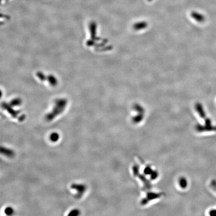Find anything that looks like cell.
Listing matches in <instances>:
<instances>
[{
    "label": "cell",
    "instance_id": "obj_1",
    "mask_svg": "<svg viewBox=\"0 0 216 216\" xmlns=\"http://www.w3.org/2000/svg\"><path fill=\"white\" fill-rule=\"evenodd\" d=\"M66 105V102L64 100L59 101L57 103L55 107H54L53 110L49 114L47 115L46 116V119L48 122L52 121L58 115L60 114L64 110L65 106Z\"/></svg>",
    "mask_w": 216,
    "mask_h": 216
},
{
    "label": "cell",
    "instance_id": "obj_9",
    "mask_svg": "<svg viewBox=\"0 0 216 216\" xmlns=\"http://www.w3.org/2000/svg\"><path fill=\"white\" fill-rule=\"evenodd\" d=\"M59 138H60V136L57 133H53L50 135V139L51 141H52V142H57L59 140Z\"/></svg>",
    "mask_w": 216,
    "mask_h": 216
},
{
    "label": "cell",
    "instance_id": "obj_11",
    "mask_svg": "<svg viewBox=\"0 0 216 216\" xmlns=\"http://www.w3.org/2000/svg\"><path fill=\"white\" fill-rule=\"evenodd\" d=\"M80 214V211L77 209H74L73 210L71 211L70 213L68 214L69 216H78Z\"/></svg>",
    "mask_w": 216,
    "mask_h": 216
},
{
    "label": "cell",
    "instance_id": "obj_6",
    "mask_svg": "<svg viewBox=\"0 0 216 216\" xmlns=\"http://www.w3.org/2000/svg\"><path fill=\"white\" fill-rule=\"evenodd\" d=\"M3 107L4 108V109H6L8 112L9 114L11 115L12 117H13V118H18V115L19 114V111H15L13 109H12L9 105H6V104H3Z\"/></svg>",
    "mask_w": 216,
    "mask_h": 216
},
{
    "label": "cell",
    "instance_id": "obj_10",
    "mask_svg": "<svg viewBox=\"0 0 216 216\" xmlns=\"http://www.w3.org/2000/svg\"><path fill=\"white\" fill-rule=\"evenodd\" d=\"M5 213L6 215H12L14 213V210L12 208L9 207L6 208L5 210Z\"/></svg>",
    "mask_w": 216,
    "mask_h": 216
},
{
    "label": "cell",
    "instance_id": "obj_8",
    "mask_svg": "<svg viewBox=\"0 0 216 216\" xmlns=\"http://www.w3.org/2000/svg\"><path fill=\"white\" fill-rule=\"evenodd\" d=\"M148 26V24L146 22H140L135 24L133 26L134 30H141L145 29Z\"/></svg>",
    "mask_w": 216,
    "mask_h": 216
},
{
    "label": "cell",
    "instance_id": "obj_3",
    "mask_svg": "<svg viewBox=\"0 0 216 216\" xmlns=\"http://www.w3.org/2000/svg\"><path fill=\"white\" fill-rule=\"evenodd\" d=\"M191 16L192 18H193L195 21H196L199 23H202L204 22L205 21V17L203 15L197 12L193 11L191 13Z\"/></svg>",
    "mask_w": 216,
    "mask_h": 216
},
{
    "label": "cell",
    "instance_id": "obj_5",
    "mask_svg": "<svg viewBox=\"0 0 216 216\" xmlns=\"http://www.w3.org/2000/svg\"><path fill=\"white\" fill-rule=\"evenodd\" d=\"M1 153L8 158H13L15 156V152L12 150L3 147L1 148Z\"/></svg>",
    "mask_w": 216,
    "mask_h": 216
},
{
    "label": "cell",
    "instance_id": "obj_12",
    "mask_svg": "<svg viewBox=\"0 0 216 216\" xmlns=\"http://www.w3.org/2000/svg\"><path fill=\"white\" fill-rule=\"evenodd\" d=\"M211 186L215 190V191L216 192V181L214 180L212 181L211 182Z\"/></svg>",
    "mask_w": 216,
    "mask_h": 216
},
{
    "label": "cell",
    "instance_id": "obj_2",
    "mask_svg": "<svg viewBox=\"0 0 216 216\" xmlns=\"http://www.w3.org/2000/svg\"><path fill=\"white\" fill-rule=\"evenodd\" d=\"M72 189L75 190L77 192V194L75 195V197L77 199H80L82 198L83 195L86 192L87 187L85 185L82 184H72L71 186Z\"/></svg>",
    "mask_w": 216,
    "mask_h": 216
},
{
    "label": "cell",
    "instance_id": "obj_14",
    "mask_svg": "<svg viewBox=\"0 0 216 216\" xmlns=\"http://www.w3.org/2000/svg\"><path fill=\"white\" fill-rule=\"evenodd\" d=\"M205 124L206 125H211V120L209 118L206 119Z\"/></svg>",
    "mask_w": 216,
    "mask_h": 216
},
{
    "label": "cell",
    "instance_id": "obj_13",
    "mask_svg": "<svg viewBox=\"0 0 216 216\" xmlns=\"http://www.w3.org/2000/svg\"><path fill=\"white\" fill-rule=\"evenodd\" d=\"M209 215L210 216H216V210H211L209 212Z\"/></svg>",
    "mask_w": 216,
    "mask_h": 216
},
{
    "label": "cell",
    "instance_id": "obj_4",
    "mask_svg": "<svg viewBox=\"0 0 216 216\" xmlns=\"http://www.w3.org/2000/svg\"><path fill=\"white\" fill-rule=\"evenodd\" d=\"M197 130L199 132L203 131H216V126H213L212 125H206L202 126L199 125L197 126Z\"/></svg>",
    "mask_w": 216,
    "mask_h": 216
},
{
    "label": "cell",
    "instance_id": "obj_15",
    "mask_svg": "<svg viewBox=\"0 0 216 216\" xmlns=\"http://www.w3.org/2000/svg\"><path fill=\"white\" fill-rule=\"evenodd\" d=\"M153 1V0H148V1H149V2H151V1Z\"/></svg>",
    "mask_w": 216,
    "mask_h": 216
},
{
    "label": "cell",
    "instance_id": "obj_7",
    "mask_svg": "<svg viewBox=\"0 0 216 216\" xmlns=\"http://www.w3.org/2000/svg\"><path fill=\"white\" fill-rule=\"evenodd\" d=\"M195 108L197 111L198 112L200 116L202 118H206V113L204 111V108L203 107L202 104L200 103H197L195 106Z\"/></svg>",
    "mask_w": 216,
    "mask_h": 216
}]
</instances>
